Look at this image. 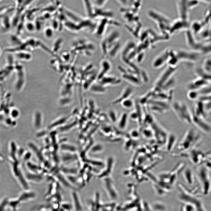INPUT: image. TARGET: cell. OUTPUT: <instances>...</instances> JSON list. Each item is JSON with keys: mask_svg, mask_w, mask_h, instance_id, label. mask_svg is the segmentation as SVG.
<instances>
[{"mask_svg": "<svg viewBox=\"0 0 211 211\" xmlns=\"http://www.w3.org/2000/svg\"><path fill=\"white\" fill-rule=\"evenodd\" d=\"M188 21L182 20L179 18L171 23L169 31V35H172L188 28Z\"/></svg>", "mask_w": 211, "mask_h": 211, "instance_id": "obj_11", "label": "cell"}, {"mask_svg": "<svg viewBox=\"0 0 211 211\" xmlns=\"http://www.w3.org/2000/svg\"><path fill=\"white\" fill-rule=\"evenodd\" d=\"M127 115L126 113H124L122 115L120 122H119V126L121 128L125 127L127 122Z\"/></svg>", "mask_w": 211, "mask_h": 211, "instance_id": "obj_35", "label": "cell"}, {"mask_svg": "<svg viewBox=\"0 0 211 211\" xmlns=\"http://www.w3.org/2000/svg\"><path fill=\"white\" fill-rule=\"evenodd\" d=\"M120 103L123 107L127 109L131 108L134 106V102L130 98L123 100Z\"/></svg>", "mask_w": 211, "mask_h": 211, "instance_id": "obj_31", "label": "cell"}, {"mask_svg": "<svg viewBox=\"0 0 211 211\" xmlns=\"http://www.w3.org/2000/svg\"><path fill=\"white\" fill-rule=\"evenodd\" d=\"M176 69L177 67L168 65L157 80L152 91L154 92L160 91L164 85L173 76Z\"/></svg>", "mask_w": 211, "mask_h": 211, "instance_id": "obj_5", "label": "cell"}, {"mask_svg": "<svg viewBox=\"0 0 211 211\" xmlns=\"http://www.w3.org/2000/svg\"><path fill=\"white\" fill-rule=\"evenodd\" d=\"M61 208L65 211L73 210L72 204L67 202H62L60 203Z\"/></svg>", "mask_w": 211, "mask_h": 211, "instance_id": "obj_34", "label": "cell"}, {"mask_svg": "<svg viewBox=\"0 0 211 211\" xmlns=\"http://www.w3.org/2000/svg\"><path fill=\"white\" fill-rule=\"evenodd\" d=\"M100 83L101 84L105 86L107 85L115 84L120 82L119 80L112 76H104L100 80Z\"/></svg>", "mask_w": 211, "mask_h": 211, "instance_id": "obj_24", "label": "cell"}, {"mask_svg": "<svg viewBox=\"0 0 211 211\" xmlns=\"http://www.w3.org/2000/svg\"><path fill=\"white\" fill-rule=\"evenodd\" d=\"M62 148L63 149L72 151H74L75 150V148L73 147L66 144L62 145Z\"/></svg>", "mask_w": 211, "mask_h": 211, "instance_id": "obj_38", "label": "cell"}, {"mask_svg": "<svg viewBox=\"0 0 211 211\" xmlns=\"http://www.w3.org/2000/svg\"><path fill=\"white\" fill-rule=\"evenodd\" d=\"M21 203L18 198L13 200L9 203V206L12 208L13 211H17Z\"/></svg>", "mask_w": 211, "mask_h": 211, "instance_id": "obj_32", "label": "cell"}, {"mask_svg": "<svg viewBox=\"0 0 211 211\" xmlns=\"http://www.w3.org/2000/svg\"><path fill=\"white\" fill-rule=\"evenodd\" d=\"M185 169H184L183 175L185 179L186 180V181L188 182V183H192V181H193V172L191 170L189 167L185 168Z\"/></svg>", "mask_w": 211, "mask_h": 211, "instance_id": "obj_27", "label": "cell"}, {"mask_svg": "<svg viewBox=\"0 0 211 211\" xmlns=\"http://www.w3.org/2000/svg\"><path fill=\"white\" fill-rule=\"evenodd\" d=\"M122 77L124 79L134 85H139L141 84V80L139 78L135 76L134 74L125 73L122 74Z\"/></svg>", "mask_w": 211, "mask_h": 211, "instance_id": "obj_23", "label": "cell"}, {"mask_svg": "<svg viewBox=\"0 0 211 211\" xmlns=\"http://www.w3.org/2000/svg\"><path fill=\"white\" fill-rule=\"evenodd\" d=\"M108 1V0H96L93 1L92 2L95 7L103 8Z\"/></svg>", "mask_w": 211, "mask_h": 211, "instance_id": "obj_33", "label": "cell"}, {"mask_svg": "<svg viewBox=\"0 0 211 211\" xmlns=\"http://www.w3.org/2000/svg\"><path fill=\"white\" fill-rule=\"evenodd\" d=\"M195 72L197 77L204 79L211 84V74L205 72L201 67L196 68Z\"/></svg>", "mask_w": 211, "mask_h": 211, "instance_id": "obj_21", "label": "cell"}, {"mask_svg": "<svg viewBox=\"0 0 211 211\" xmlns=\"http://www.w3.org/2000/svg\"><path fill=\"white\" fill-rule=\"evenodd\" d=\"M2 53V49H1V47H0V57Z\"/></svg>", "mask_w": 211, "mask_h": 211, "instance_id": "obj_39", "label": "cell"}, {"mask_svg": "<svg viewBox=\"0 0 211 211\" xmlns=\"http://www.w3.org/2000/svg\"><path fill=\"white\" fill-rule=\"evenodd\" d=\"M176 4L179 18L188 21V8L187 3L185 1L179 0L176 2Z\"/></svg>", "mask_w": 211, "mask_h": 211, "instance_id": "obj_12", "label": "cell"}, {"mask_svg": "<svg viewBox=\"0 0 211 211\" xmlns=\"http://www.w3.org/2000/svg\"><path fill=\"white\" fill-rule=\"evenodd\" d=\"M73 211H82L83 207L77 193L73 190L71 193Z\"/></svg>", "mask_w": 211, "mask_h": 211, "instance_id": "obj_17", "label": "cell"}, {"mask_svg": "<svg viewBox=\"0 0 211 211\" xmlns=\"http://www.w3.org/2000/svg\"><path fill=\"white\" fill-rule=\"evenodd\" d=\"M0 23L1 28L4 31H7L12 26L11 20L7 15L0 18Z\"/></svg>", "mask_w": 211, "mask_h": 211, "instance_id": "obj_22", "label": "cell"}, {"mask_svg": "<svg viewBox=\"0 0 211 211\" xmlns=\"http://www.w3.org/2000/svg\"><path fill=\"white\" fill-rule=\"evenodd\" d=\"M196 171L197 175L200 181L203 183L204 190L205 192L209 189L210 177L209 170L203 164L198 166Z\"/></svg>", "mask_w": 211, "mask_h": 211, "instance_id": "obj_7", "label": "cell"}, {"mask_svg": "<svg viewBox=\"0 0 211 211\" xmlns=\"http://www.w3.org/2000/svg\"><path fill=\"white\" fill-rule=\"evenodd\" d=\"M175 55L179 61H185L195 62L200 56V53L193 50L188 51L183 49L175 51Z\"/></svg>", "mask_w": 211, "mask_h": 211, "instance_id": "obj_6", "label": "cell"}, {"mask_svg": "<svg viewBox=\"0 0 211 211\" xmlns=\"http://www.w3.org/2000/svg\"><path fill=\"white\" fill-rule=\"evenodd\" d=\"M187 156L193 164L199 166L211 159V151H203L195 148L188 152Z\"/></svg>", "mask_w": 211, "mask_h": 211, "instance_id": "obj_4", "label": "cell"}, {"mask_svg": "<svg viewBox=\"0 0 211 211\" xmlns=\"http://www.w3.org/2000/svg\"><path fill=\"white\" fill-rule=\"evenodd\" d=\"M36 193L30 190H24L21 193L18 198L20 202L22 203L32 200L36 197Z\"/></svg>", "mask_w": 211, "mask_h": 211, "instance_id": "obj_15", "label": "cell"}, {"mask_svg": "<svg viewBox=\"0 0 211 211\" xmlns=\"http://www.w3.org/2000/svg\"><path fill=\"white\" fill-rule=\"evenodd\" d=\"M27 178L29 181L35 183H40L42 182L44 179V176L42 175L36 174H28Z\"/></svg>", "mask_w": 211, "mask_h": 211, "instance_id": "obj_26", "label": "cell"}, {"mask_svg": "<svg viewBox=\"0 0 211 211\" xmlns=\"http://www.w3.org/2000/svg\"><path fill=\"white\" fill-rule=\"evenodd\" d=\"M193 113L197 116L206 120L207 115L205 110L203 102L200 100H198L196 102Z\"/></svg>", "mask_w": 211, "mask_h": 211, "instance_id": "obj_14", "label": "cell"}, {"mask_svg": "<svg viewBox=\"0 0 211 211\" xmlns=\"http://www.w3.org/2000/svg\"><path fill=\"white\" fill-rule=\"evenodd\" d=\"M101 70L98 76L99 80L110 69L111 65L110 62L106 59L102 60L101 63Z\"/></svg>", "mask_w": 211, "mask_h": 211, "instance_id": "obj_16", "label": "cell"}, {"mask_svg": "<svg viewBox=\"0 0 211 211\" xmlns=\"http://www.w3.org/2000/svg\"><path fill=\"white\" fill-rule=\"evenodd\" d=\"M57 181L61 183L63 185L67 188L73 189L74 188L67 178L61 175H58L57 176Z\"/></svg>", "mask_w": 211, "mask_h": 211, "instance_id": "obj_29", "label": "cell"}, {"mask_svg": "<svg viewBox=\"0 0 211 211\" xmlns=\"http://www.w3.org/2000/svg\"><path fill=\"white\" fill-rule=\"evenodd\" d=\"M202 137L198 131L190 128L186 131L178 146V149L182 152H189L196 147L202 140Z\"/></svg>", "mask_w": 211, "mask_h": 211, "instance_id": "obj_1", "label": "cell"}, {"mask_svg": "<svg viewBox=\"0 0 211 211\" xmlns=\"http://www.w3.org/2000/svg\"><path fill=\"white\" fill-rule=\"evenodd\" d=\"M202 102L203 104L205 110L207 115L209 113L211 112V101H206Z\"/></svg>", "mask_w": 211, "mask_h": 211, "instance_id": "obj_36", "label": "cell"}, {"mask_svg": "<svg viewBox=\"0 0 211 211\" xmlns=\"http://www.w3.org/2000/svg\"><path fill=\"white\" fill-rule=\"evenodd\" d=\"M104 185V188L110 198L113 200H117L118 194L113 184L110 182L109 183H105Z\"/></svg>", "mask_w": 211, "mask_h": 211, "instance_id": "obj_19", "label": "cell"}, {"mask_svg": "<svg viewBox=\"0 0 211 211\" xmlns=\"http://www.w3.org/2000/svg\"><path fill=\"white\" fill-rule=\"evenodd\" d=\"M109 115L111 120L115 121L116 120V115L115 112L113 110H111L109 112Z\"/></svg>", "mask_w": 211, "mask_h": 211, "instance_id": "obj_37", "label": "cell"}, {"mask_svg": "<svg viewBox=\"0 0 211 211\" xmlns=\"http://www.w3.org/2000/svg\"><path fill=\"white\" fill-rule=\"evenodd\" d=\"M133 92V91L132 88L130 87H127L124 89L120 96L112 102V104H115L120 103L123 100L130 98Z\"/></svg>", "mask_w": 211, "mask_h": 211, "instance_id": "obj_18", "label": "cell"}, {"mask_svg": "<svg viewBox=\"0 0 211 211\" xmlns=\"http://www.w3.org/2000/svg\"><path fill=\"white\" fill-rule=\"evenodd\" d=\"M147 16L156 23L158 28L164 34H168L172 22L164 14L153 9L147 10Z\"/></svg>", "mask_w": 211, "mask_h": 211, "instance_id": "obj_2", "label": "cell"}, {"mask_svg": "<svg viewBox=\"0 0 211 211\" xmlns=\"http://www.w3.org/2000/svg\"><path fill=\"white\" fill-rule=\"evenodd\" d=\"M188 98L191 100H198L200 96L197 90H189L187 94Z\"/></svg>", "mask_w": 211, "mask_h": 211, "instance_id": "obj_30", "label": "cell"}, {"mask_svg": "<svg viewBox=\"0 0 211 211\" xmlns=\"http://www.w3.org/2000/svg\"><path fill=\"white\" fill-rule=\"evenodd\" d=\"M210 84H211L206 81L197 77V78L188 84L187 88L188 91L198 90Z\"/></svg>", "mask_w": 211, "mask_h": 211, "instance_id": "obj_13", "label": "cell"}, {"mask_svg": "<svg viewBox=\"0 0 211 211\" xmlns=\"http://www.w3.org/2000/svg\"><path fill=\"white\" fill-rule=\"evenodd\" d=\"M172 108L179 120L188 124H192V114L187 106L179 101L174 102Z\"/></svg>", "mask_w": 211, "mask_h": 211, "instance_id": "obj_3", "label": "cell"}, {"mask_svg": "<svg viewBox=\"0 0 211 211\" xmlns=\"http://www.w3.org/2000/svg\"><path fill=\"white\" fill-rule=\"evenodd\" d=\"M85 11L87 17L93 19L94 12V6L91 1H83Z\"/></svg>", "mask_w": 211, "mask_h": 211, "instance_id": "obj_20", "label": "cell"}, {"mask_svg": "<svg viewBox=\"0 0 211 211\" xmlns=\"http://www.w3.org/2000/svg\"><path fill=\"white\" fill-rule=\"evenodd\" d=\"M150 108L153 111L158 113H162L166 112L169 109V105L166 101L154 99L150 100Z\"/></svg>", "mask_w": 211, "mask_h": 211, "instance_id": "obj_10", "label": "cell"}, {"mask_svg": "<svg viewBox=\"0 0 211 211\" xmlns=\"http://www.w3.org/2000/svg\"><path fill=\"white\" fill-rule=\"evenodd\" d=\"M105 86L100 83H94L91 85L90 90L92 92L96 93H103L106 90Z\"/></svg>", "mask_w": 211, "mask_h": 211, "instance_id": "obj_25", "label": "cell"}, {"mask_svg": "<svg viewBox=\"0 0 211 211\" xmlns=\"http://www.w3.org/2000/svg\"><path fill=\"white\" fill-rule=\"evenodd\" d=\"M192 114V124L200 131L205 133L211 132V125L206 120L200 118Z\"/></svg>", "mask_w": 211, "mask_h": 211, "instance_id": "obj_9", "label": "cell"}, {"mask_svg": "<svg viewBox=\"0 0 211 211\" xmlns=\"http://www.w3.org/2000/svg\"><path fill=\"white\" fill-rule=\"evenodd\" d=\"M197 91L200 97L210 95L211 94V84L205 86Z\"/></svg>", "mask_w": 211, "mask_h": 211, "instance_id": "obj_28", "label": "cell"}, {"mask_svg": "<svg viewBox=\"0 0 211 211\" xmlns=\"http://www.w3.org/2000/svg\"><path fill=\"white\" fill-rule=\"evenodd\" d=\"M172 50L170 49H166L156 57L152 63L153 67L155 69L159 68L166 63H167Z\"/></svg>", "mask_w": 211, "mask_h": 211, "instance_id": "obj_8", "label": "cell"}]
</instances>
